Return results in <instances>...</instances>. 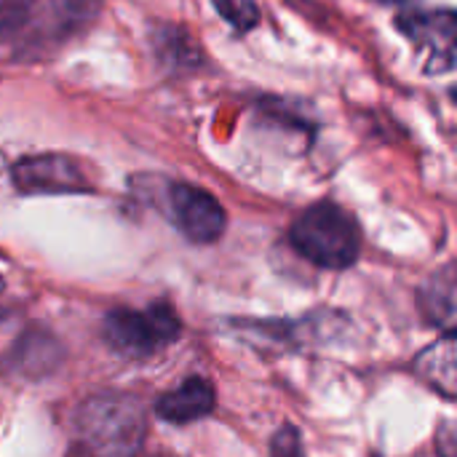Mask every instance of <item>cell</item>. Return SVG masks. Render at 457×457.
Wrapping results in <instances>:
<instances>
[{
	"instance_id": "obj_1",
	"label": "cell",
	"mask_w": 457,
	"mask_h": 457,
	"mask_svg": "<svg viewBox=\"0 0 457 457\" xmlns=\"http://www.w3.org/2000/svg\"><path fill=\"white\" fill-rule=\"evenodd\" d=\"M75 447L83 457H137L147 436V415L131 394H96L72 415Z\"/></svg>"
},
{
	"instance_id": "obj_2",
	"label": "cell",
	"mask_w": 457,
	"mask_h": 457,
	"mask_svg": "<svg viewBox=\"0 0 457 457\" xmlns=\"http://www.w3.org/2000/svg\"><path fill=\"white\" fill-rule=\"evenodd\" d=\"M289 244L316 268L345 270L361 254V228L343 206L319 201L292 222Z\"/></svg>"
},
{
	"instance_id": "obj_3",
	"label": "cell",
	"mask_w": 457,
	"mask_h": 457,
	"mask_svg": "<svg viewBox=\"0 0 457 457\" xmlns=\"http://www.w3.org/2000/svg\"><path fill=\"white\" fill-rule=\"evenodd\" d=\"M182 335V321L169 303H153L145 311L115 308L104 316L102 337L123 356L150 359L177 343Z\"/></svg>"
},
{
	"instance_id": "obj_4",
	"label": "cell",
	"mask_w": 457,
	"mask_h": 457,
	"mask_svg": "<svg viewBox=\"0 0 457 457\" xmlns=\"http://www.w3.org/2000/svg\"><path fill=\"white\" fill-rule=\"evenodd\" d=\"M11 179L13 187L24 195H70L91 190V179L86 177L80 163L64 153L21 158L19 163H13Z\"/></svg>"
},
{
	"instance_id": "obj_5",
	"label": "cell",
	"mask_w": 457,
	"mask_h": 457,
	"mask_svg": "<svg viewBox=\"0 0 457 457\" xmlns=\"http://www.w3.org/2000/svg\"><path fill=\"white\" fill-rule=\"evenodd\" d=\"M169 214L182 236L193 244H214L225 233L228 214L222 204L204 187L187 182H171L166 193Z\"/></svg>"
},
{
	"instance_id": "obj_6",
	"label": "cell",
	"mask_w": 457,
	"mask_h": 457,
	"mask_svg": "<svg viewBox=\"0 0 457 457\" xmlns=\"http://www.w3.org/2000/svg\"><path fill=\"white\" fill-rule=\"evenodd\" d=\"M396 27L426 56L431 72H450L455 67V13L445 11H412L396 19Z\"/></svg>"
},
{
	"instance_id": "obj_7",
	"label": "cell",
	"mask_w": 457,
	"mask_h": 457,
	"mask_svg": "<svg viewBox=\"0 0 457 457\" xmlns=\"http://www.w3.org/2000/svg\"><path fill=\"white\" fill-rule=\"evenodd\" d=\"M214 404H217L214 386L206 378L193 375L179 388L163 394L155 402V412L161 420H166L171 426H187V423H195V420L212 415Z\"/></svg>"
},
{
	"instance_id": "obj_8",
	"label": "cell",
	"mask_w": 457,
	"mask_h": 457,
	"mask_svg": "<svg viewBox=\"0 0 457 457\" xmlns=\"http://www.w3.org/2000/svg\"><path fill=\"white\" fill-rule=\"evenodd\" d=\"M455 332L450 329L436 345L426 348L415 361L418 375L445 399H455Z\"/></svg>"
},
{
	"instance_id": "obj_9",
	"label": "cell",
	"mask_w": 457,
	"mask_h": 457,
	"mask_svg": "<svg viewBox=\"0 0 457 457\" xmlns=\"http://www.w3.org/2000/svg\"><path fill=\"white\" fill-rule=\"evenodd\" d=\"M11 367L27 378H43L62 361V345L43 332H27L11 351Z\"/></svg>"
},
{
	"instance_id": "obj_10",
	"label": "cell",
	"mask_w": 457,
	"mask_h": 457,
	"mask_svg": "<svg viewBox=\"0 0 457 457\" xmlns=\"http://www.w3.org/2000/svg\"><path fill=\"white\" fill-rule=\"evenodd\" d=\"M155 51L171 67H198L201 51L182 27H161L155 35Z\"/></svg>"
},
{
	"instance_id": "obj_11",
	"label": "cell",
	"mask_w": 457,
	"mask_h": 457,
	"mask_svg": "<svg viewBox=\"0 0 457 457\" xmlns=\"http://www.w3.org/2000/svg\"><path fill=\"white\" fill-rule=\"evenodd\" d=\"M426 313L436 327H445V332L453 329L455 321V278L453 268H445L442 276H436L426 292Z\"/></svg>"
},
{
	"instance_id": "obj_12",
	"label": "cell",
	"mask_w": 457,
	"mask_h": 457,
	"mask_svg": "<svg viewBox=\"0 0 457 457\" xmlns=\"http://www.w3.org/2000/svg\"><path fill=\"white\" fill-rule=\"evenodd\" d=\"M214 8L238 32H249L260 24V5L254 0H214Z\"/></svg>"
},
{
	"instance_id": "obj_13",
	"label": "cell",
	"mask_w": 457,
	"mask_h": 457,
	"mask_svg": "<svg viewBox=\"0 0 457 457\" xmlns=\"http://www.w3.org/2000/svg\"><path fill=\"white\" fill-rule=\"evenodd\" d=\"M35 0H0V40L16 35L32 16Z\"/></svg>"
},
{
	"instance_id": "obj_14",
	"label": "cell",
	"mask_w": 457,
	"mask_h": 457,
	"mask_svg": "<svg viewBox=\"0 0 457 457\" xmlns=\"http://www.w3.org/2000/svg\"><path fill=\"white\" fill-rule=\"evenodd\" d=\"M104 0H54L64 21H91Z\"/></svg>"
},
{
	"instance_id": "obj_15",
	"label": "cell",
	"mask_w": 457,
	"mask_h": 457,
	"mask_svg": "<svg viewBox=\"0 0 457 457\" xmlns=\"http://www.w3.org/2000/svg\"><path fill=\"white\" fill-rule=\"evenodd\" d=\"M270 457H305L297 428H292V426H284V428H281V431L273 436V445H270Z\"/></svg>"
},
{
	"instance_id": "obj_16",
	"label": "cell",
	"mask_w": 457,
	"mask_h": 457,
	"mask_svg": "<svg viewBox=\"0 0 457 457\" xmlns=\"http://www.w3.org/2000/svg\"><path fill=\"white\" fill-rule=\"evenodd\" d=\"M436 450L442 453V457H455V428H453V423H445L442 431L436 434Z\"/></svg>"
},
{
	"instance_id": "obj_17",
	"label": "cell",
	"mask_w": 457,
	"mask_h": 457,
	"mask_svg": "<svg viewBox=\"0 0 457 457\" xmlns=\"http://www.w3.org/2000/svg\"><path fill=\"white\" fill-rule=\"evenodd\" d=\"M5 169V158H3V153H0V171Z\"/></svg>"
},
{
	"instance_id": "obj_18",
	"label": "cell",
	"mask_w": 457,
	"mask_h": 457,
	"mask_svg": "<svg viewBox=\"0 0 457 457\" xmlns=\"http://www.w3.org/2000/svg\"><path fill=\"white\" fill-rule=\"evenodd\" d=\"M380 3H394V0H380Z\"/></svg>"
},
{
	"instance_id": "obj_19",
	"label": "cell",
	"mask_w": 457,
	"mask_h": 457,
	"mask_svg": "<svg viewBox=\"0 0 457 457\" xmlns=\"http://www.w3.org/2000/svg\"><path fill=\"white\" fill-rule=\"evenodd\" d=\"M0 319H3V311H0Z\"/></svg>"
}]
</instances>
